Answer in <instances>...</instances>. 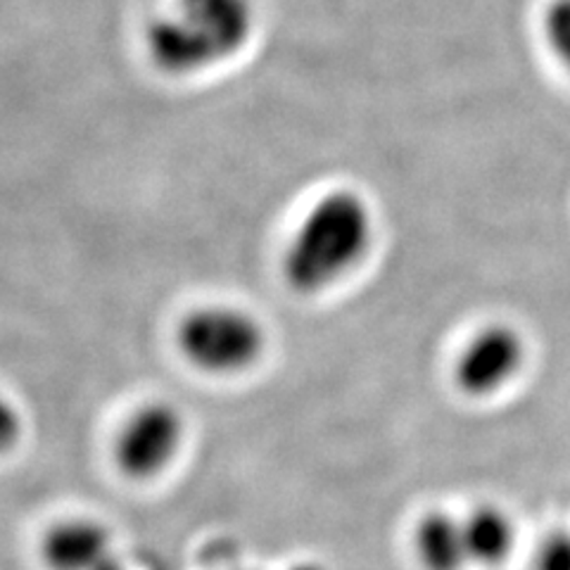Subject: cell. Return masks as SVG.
Returning a JSON list of instances; mask_svg holds the SVG:
<instances>
[{
  "label": "cell",
  "instance_id": "obj_1",
  "mask_svg": "<svg viewBox=\"0 0 570 570\" xmlns=\"http://www.w3.org/2000/svg\"><path fill=\"white\" fill-rule=\"evenodd\" d=\"M376 219L364 195L335 188L307 209L285 247L283 276L299 295H318L347 278L371 253Z\"/></svg>",
  "mask_w": 570,
  "mask_h": 570
},
{
  "label": "cell",
  "instance_id": "obj_2",
  "mask_svg": "<svg viewBox=\"0 0 570 570\" xmlns=\"http://www.w3.org/2000/svg\"><path fill=\"white\" fill-rule=\"evenodd\" d=\"M255 27L249 0H174L142 31L153 67L169 77H193L247 46Z\"/></svg>",
  "mask_w": 570,
  "mask_h": 570
},
{
  "label": "cell",
  "instance_id": "obj_3",
  "mask_svg": "<svg viewBox=\"0 0 570 570\" xmlns=\"http://www.w3.org/2000/svg\"><path fill=\"white\" fill-rule=\"evenodd\" d=\"M184 360L212 376H234L253 368L266 350L262 321L234 305H207L188 312L176 328Z\"/></svg>",
  "mask_w": 570,
  "mask_h": 570
},
{
  "label": "cell",
  "instance_id": "obj_4",
  "mask_svg": "<svg viewBox=\"0 0 570 570\" xmlns=\"http://www.w3.org/2000/svg\"><path fill=\"white\" fill-rule=\"evenodd\" d=\"M186 440L184 414L169 402L140 404L121 423L115 440L119 471L134 480H150L167 471Z\"/></svg>",
  "mask_w": 570,
  "mask_h": 570
},
{
  "label": "cell",
  "instance_id": "obj_5",
  "mask_svg": "<svg viewBox=\"0 0 570 570\" xmlns=\"http://www.w3.org/2000/svg\"><path fill=\"white\" fill-rule=\"evenodd\" d=\"M525 360L528 345L523 333L507 321H494L478 328L461 347L454 381L469 397H490L519 379Z\"/></svg>",
  "mask_w": 570,
  "mask_h": 570
},
{
  "label": "cell",
  "instance_id": "obj_6",
  "mask_svg": "<svg viewBox=\"0 0 570 570\" xmlns=\"http://www.w3.org/2000/svg\"><path fill=\"white\" fill-rule=\"evenodd\" d=\"M50 570H100L117 559L112 534L94 519H67L52 525L41 542Z\"/></svg>",
  "mask_w": 570,
  "mask_h": 570
},
{
  "label": "cell",
  "instance_id": "obj_7",
  "mask_svg": "<svg viewBox=\"0 0 570 570\" xmlns=\"http://www.w3.org/2000/svg\"><path fill=\"white\" fill-rule=\"evenodd\" d=\"M412 547L423 570H466L471 566L463 523L448 511L425 513L414 528Z\"/></svg>",
  "mask_w": 570,
  "mask_h": 570
},
{
  "label": "cell",
  "instance_id": "obj_8",
  "mask_svg": "<svg viewBox=\"0 0 570 570\" xmlns=\"http://www.w3.org/2000/svg\"><path fill=\"white\" fill-rule=\"evenodd\" d=\"M461 523L471 566L497 568L513 554L515 525L504 509L480 504L469 515H463Z\"/></svg>",
  "mask_w": 570,
  "mask_h": 570
},
{
  "label": "cell",
  "instance_id": "obj_9",
  "mask_svg": "<svg viewBox=\"0 0 570 570\" xmlns=\"http://www.w3.org/2000/svg\"><path fill=\"white\" fill-rule=\"evenodd\" d=\"M542 29L549 48L570 75V0H551L542 17Z\"/></svg>",
  "mask_w": 570,
  "mask_h": 570
},
{
  "label": "cell",
  "instance_id": "obj_10",
  "mask_svg": "<svg viewBox=\"0 0 570 570\" xmlns=\"http://www.w3.org/2000/svg\"><path fill=\"white\" fill-rule=\"evenodd\" d=\"M532 570H570V530L547 534L532 559Z\"/></svg>",
  "mask_w": 570,
  "mask_h": 570
},
{
  "label": "cell",
  "instance_id": "obj_11",
  "mask_svg": "<svg viewBox=\"0 0 570 570\" xmlns=\"http://www.w3.org/2000/svg\"><path fill=\"white\" fill-rule=\"evenodd\" d=\"M24 433V419L17 404L0 390V456L12 452Z\"/></svg>",
  "mask_w": 570,
  "mask_h": 570
},
{
  "label": "cell",
  "instance_id": "obj_12",
  "mask_svg": "<svg viewBox=\"0 0 570 570\" xmlns=\"http://www.w3.org/2000/svg\"><path fill=\"white\" fill-rule=\"evenodd\" d=\"M288 570H326V568L321 566V563H314V561H302V563H297V566H293Z\"/></svg>",
  "mask_w": 570,
  "mask_h": 570
},
{
  "label": "cell",
  "instance_id": "obj_13",
  "mask_svg": "<svg viewBox=\"0 0 570 570\" xmlns=\"http://www.w3.org/2000/svg\"><path fill=\"white\" fill-rule=\"evenodd\" d=\"M100 570H127V566H124V563H121V559L117 557V559H112V561L107 563V566H102Z\"/></svg>",
  "mask_w": 570,
  "mask_h": 570
}]
</instances>
